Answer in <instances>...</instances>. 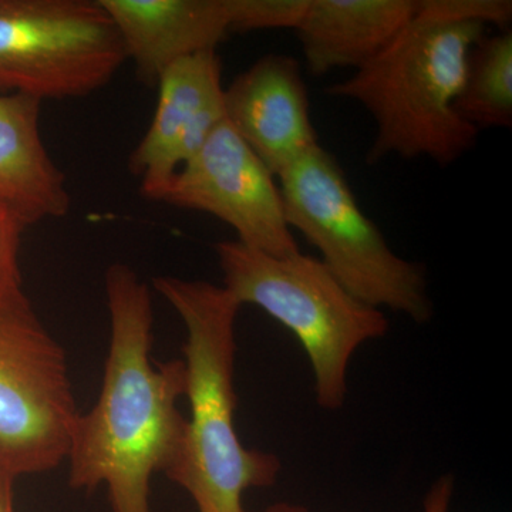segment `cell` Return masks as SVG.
Wrapping results in <instances>:
<instances>
[{
    "mask_svg": "<svg viewBox=\"0 0 512 512\" xmlns=\"http://www.w3.org/2000/svg\"><path fill=\"white\" fill-rule=\"evenodd\" d=\"M106 296L109 355L96 406L74 420L69 483L76 490L107 485L114 512H151V478L167 474L183 448L184 362L151 356L153 299L130 266L107 269Z\"/></svg>",
    "mask_w": 512,
    "mask_h": 512,
    "instance_id": "6da1fadb",
    "label": "cell"
},
{
    "mask_svg": "<svg viewBox=\"0 0 512 512\" xmlns=\"http://www.w3.org/2000/svg\"><path fill=\"white\" fill-rule=\"evenodd\" d=\"M154 288L183 320L185 392L190 417L180 457L167 476L183 487L198 512H247L251 488L271 487L281 461L242 444L235 427V325L241 305L207 281L158 276Z\"/></svg>",
    "mask_w": 512,
    "mask_h": 512,
    "instance_id": "7a4b0ae2",
    "label": "cell"
},
{
    "mask_svg": "<svg viewBox=\"0 0 512 512\" xmlns=\"http://www.w3.org/2000/svg\"><path fill=\"white\" fill-rule=\"evenodd\" d=\"M484 35L477 23L414 16L372 62L330 84L326 94L356 101L375 120L367 164L396 156L447 167L476 146L480 131L458 114L456 101L468 56Z\"/></svg>",
    "mask_w": 512,
    "mask_h": 512,
    "instance_id": "3957f363",
    "label": "cell"
},
{
    "mask_svg": "<svg viewBox=\"0 0 512 512\" xmlns=\"http://www.w3.org/2000/svg\"><path fill=\"white\" fill-rule=\"evenodd\" d=\"M214 249L222 286L239 305L258 306L291 330L309 357L316 402L339 410L356 350L389 330L382 309L357 299L313 256L271 255L238 241L218 242Z\"/></svg>",
    "mask_w": 512,
    "mask_h": 512,
    "instance_id": "277c9868",
    "label": "cell"
},
{
    "mask_svg": "<svg viewBox=\"0 0 512 512\" xmlns=\"http://www.w3.org/2000/svg\"><path fill=\"white\" fill-rule=\"evenodd\" d=\"M276 180L289 227L318 249L340 284L373 308L429 322L433 302L423 266L390 248L332 153L319 144Z\"/></svg>",
    "mask_w": 512,
    "mask_h": 512,
    "instance_id": "5b68a950",
    "label": "cell"
},
{
    "mask_svg": "<svg viewBox=\"0 0 512 512\" xmlns=\"http://www.w3.org/2000/svg\"><path fill=\"white\" fill-rule=\"evenodd\" d=\"M126 60L99 0H0V93L79 99L107 86Z\"/></svg>",
    "mask_w": 512,
    "mask_h": 512,
    "instance_id": "8992f818",
    "label": "cell"
},
{
    "mask_svg": "<svg viewBox=\"0 0 512 512\" xmlns=\"http://www.w3.org/2000/svg\"><path fill=\"white\" fill-rule=\"evenodd\" d=\"M74 402L66 355L25 292L0 301V458L16 477L46 473L69 451Z\"/></svg>",
    "mask_w": 512,
    "mask_h": 512,
    "instance_id": "52a82bcc",
    "label": "cell"
},
{
    "mask_svg": "<svg viewBox=\"0 0 512 512\" xmlns=\"http://www.w3.org/2000/svg\"><path fill=\"white\" fill-rule=\"evenodd\" d=\"M161 202L207 212L225 222L238 242L271 255L298 254L278 180L227 120L177 171Z\"/></svg>",
    "mask_w": 512,
    "mask_h": 512,
    "instance_id": "ba28073f",
    "label": "cell"
},
{
    "mask_svg": "<svg viewBox=\"0 0 512 512\" xmlns=\"http://www.w3.org/2000/svg\"><path fill=\"white\" fill-rule=\"evenodd\" d=\"M156 113L130 157L148 200L160 201L177 171L225 121V87L217 50L184 57L158 77Z\"/></svg>",
    "mask_w": 512,
    "mask_h": 512,
    "instance_id": "9c48e42d",
    "label": "cell"
},
{
    "mask_svg": "<svg viewBox=\"0 0 512 512\" xmlns=\"http://www.w3.org/2000/svg\"><path fill=\"white\" fill-rule=\"evenodd\" d=\"M225 120L276 178L319 146L298 60L266 55L224 92Z\"/></svg>",
    "mask_w": 512,
    "mask_h": 512,
    "instance_id": "30bf717a",
    "label": "cell"
},
{
    "mask_svg": "<svg viewBox=\"0 0 512 512\" xmlns=\"http://www.w3.org/2000/svg\"><path fill=\"white\" fill-rule=\"evenodd\" d=\"M141 80L158 77L184 57L217 50L232 30L229 0H99Z\"/></svg>",
    "mask_w": 512,
    "mask_h": 512,
    "instance_id": "8fae6325",
    "label": "cell"
},
{
    "mask_svg": "<svg viewBox=\"0 0 512 512\" xmlns=\"http://www.w3.org/2000/svg\"><path fill=\"white\" fill-rule=\"evenodd\" d=\"M417 0H308L295 32L312 76L359 70L416 15Z\"/></svg>",
    "mask_w": 512,
    "mask_h": 512,
    "instance_id": "7c38bea8",
    "label": "cell"
},
{
    "mask_svg": "<svg viewBox=\"0 0 512 512\" xmlns=\"http://www.w3.org/2000/svg\"><path fill=\"white\" fill-rule=\"evenodd\" d=\"M43 101L0 93V198L25 224L69 214L72 197L40 133Z\"/></svg>",
    "mask_w": 512,
    "mask_h": 512,
    "instance_id": "4fadbf2b",
    "label": "cell"
},
{
    "mask_svg": "<svg viewBox=\"0 0 512 512\" xmlns=\"http://www.w3.org/2000/svg\"><path fill=\"white\" fill-rule=\"evenodd\" d=\"M456 109L478 131L512 126L511 29L484 35L471 49Z\"/></svg>",
    "mask_w": 512,
    "mask_h": 512,
    "instance_id": "5bb4252c",
    "label": "cell"
},
{
    "mask_svg": "<svg viewBox=\"0 0 512 512\" xmlns=\"http://www.w3.org/2000/svg\"><path fill=\"white\" fill-rule=\"evenodd\" d=\"M419 18L447 23H477L507 29L512 18L510 0H417Z\"/></svg>",
    "mask_w": 512,
    "mask_h": 512,
    "instance_id": "9a60e30c",
    "label": "cell"
},
{
    "mask_svg": "<svg viewBox=\"0 0 512 512\" xmlns=\"http://www.w3.org/2000/svg\"><path fill=\"white\" fill-rule=\"evenodd\" d=\"M232 30L296 29L308 0H229Z\"/></svg>",
    "mask_w": 512,
    "mask_h": 512,
    "instance_id": "2e32d148",
    "label": "cell"
},
{
    "mask_svg": "<svg viewBox=\"0 0 512 512\" xmlns=\"http://www.w3.org/2000/svg\"><path fill=\"white\" fill-rule=\"evenodd\" d=\"M26 228L18 212L0 198V301L23 293L19 249Z\"/></svg>",
    "mask_w": 512,
    "mask_h": 512,
    "instance_id": "e0dca14e",
    "label": "cell"
},
{
    "mask_svg": "<svg viewBox=\"0 0 512 512\" xmlns=\"http://www.w3.org/2000/svg\"><path fill=\"white\" fill-rule=\"evenodd\" d=\"M453 491V476L440 477L424 498L423 512H450Z\"/></svg>",
    "mask_w": 512,
    "mask_h": 512,
    "instance_id": "ac0fdd59",
    "label": "cell"
},
{
    "mask_svg": "<svg viewBox=\"0 0 512 512\" xmlns=\"http://www.w3.org/2000/svg\"><path fill=\"white\" fill-rule=\"evenodd\" d=\"M15 474L0 458V512H15V498H13V487H15Z\"/></svg>",
    "mask_w": 512,
    "mask_h": 512,
    "instance_id": "d6986e66",
    "label": "cell"
},
{
    "mask_svg": "<svg viewBox=\"0 0 512 512\" xmlns=\"http://www.w3.org/2000/svg\"><path fill=\"white\" fill-rule=\"evenodd\" d=\"M265 512H309L302 505H296L291 503H279L272 505Z\"/></svg>",
    "mask_w": 512,
    "mask_h": 512,
    "instance_id": "ffe728a7",
    "label": "cell"
}]
</instances>
